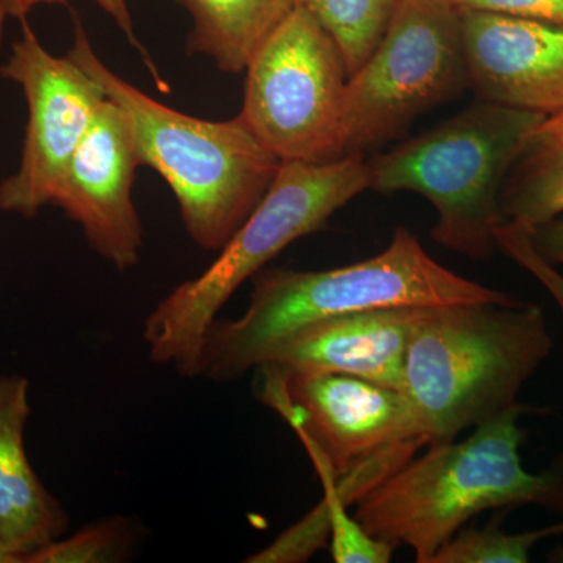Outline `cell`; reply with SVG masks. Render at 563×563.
Here are the masks:
<instances>
[{
    "mask_svg": "<svg viewBox=\"0 0 563 563\" xmlns=\"http://www.w3.org/2000/svg\"><path fill=\"white\" fill-rule=\"evenodd\" d=\"M501 217L529 232L563 217V111L544 117L526 139L504 181Z\"/></svg>",
    "mask_w": 563,
    "mask_h": 563,
    "instance_id": "cell-16",
    "label": "cell"
},
{
    "mask_svg": "<svg viewBox=\"0 0 563 563\" xmlns=\"http://www.w3.org/2000/svg\"><path fill=\"white\" fill-rule=\"evenodd\" d=\"M561 525H562V531H563V521H562V523H561Z\"/></svg>",
    "mask_w": 563,
    "mask_h": 563,
    "instance_id": "cell-28",
    "label": "cell"
},
{
    "mask_svg": "<svg viewBox=\"0 0 563 563\" xmlns=\"http://www.w3.org/2000/svg\"><path fill=\"white\" fill-rule=\"evenodd\" d=\"M562 533L561 523L509 533L495 520L484 528H462L437 551L431 563H526L537 543Z\"/></svg>",
    "mask_w": 563,
    "mask_h": 563,
    "instance_id": "cell-18",
    "label": "cell"
},
{
    "mask_svg": "<svg viewBox=\"0 0 563 563\" xmlns=\"http://www.w3.org/2000/svg\"><path fill=\"white\" fill-rule=\"evenodd\" d=\"M0 76L21 88L29 109L20 166L0 184V210L32 220L52 206L107 96L68 54H51L24 20Z\"/></svg>",
    "mask_w": 563,
    "mask_h": 563,
    "instance_id": "cell-10",
    "label": "cell"
},
{
    "mask_svg": "<svg viewBox=\"0 0 563 563\" xmlns=\"http://www.w3.org/2000/svg\"><path fill=\"white\" fill-rule=\"evenodd\" d=\"M363 154L324 163H282L258 206L233 233L217 261L184 282L144 320L151 362L196 377L206 333L222 307L296 240L321 231L347 202L369 190Z\"/></svg>",
    "mask_w": 563,
    "mask_h": 563,
    "instance_id": "cell-5",
    "label": "cell"
},
{
    "mask_svg": "<svg viewBox=\"0 0 563 563\" xmlns=\"http://www.w3.org/2000/svg\"><path fill=\"white\" fill-rule=\"evenodd\" d=\"M543 118L484 99L369 161V190L417 192L437 211L433 242L487 261L498 251L504 181Z\"/></svg>",
    "mask_w": 563,
    "mask_h": 563,
    "instance_id": "cell-6",
    "label": "cell"
},
{
    "mask_svg": "<svg viewBox=\"0 0 563 563\" xmlns=\"http://www.w3.org/2000/svg\"><path fill=\"white\" fill-rule=\"evenodd\" d=\"M251 280L242 317L217 318L207 331L196 377L211 383L240 379L292 333L336 314L379 307L520 301L444 268L406 225L396 228L390 244L366 261L324 272L263 268Z\"/></svg>",
    "mask_w": 563,
    "mask_h": 563,
    "instance_id": "cell-1",
    "label": "cell"
},
{
    "mask_svg": "<svg viewBox=\"0 0 563 563\" xmlns=\"http://www.w3.org/2000/svg\"><path fill=\"white\" fill-rule=\"evenodd\" d=\"M68 0H18L16 20H24L29 11L40 5H55V3H66ZM96 5L101 7L103 11L114 21V24L120 27V31L128 36L133 46L141 49V44L135 36V29H133V21L131 10H129L128 0H92ZM143 51V49H141ZM144 52V51H143Z\"/></svg>",
    "mask_w": 563,
    "mask_h": 563,
    "instance_id": "cell-23",
    "label": "cell"
},
{
    "mask_svg": "<svg viewBox=\"0 0 563 563\" xmlns=\"http://www.w3.org/2000/svg\"><path fill=\"white\" fill-rule=\"evenodd\" d=\"M459 11L470 87L481 98L543 117L563 111L562 24Z\"/></svg>",
    "mask_w": 563,
    "mask_h": 563,
    "instance_id": "cell-12",
    "label": "cell"
},
{
    "mask_svg": "<svg viewBox=\"0 0 563 563\" xmlns=\"http://www.w3.org/2000/svg\"><path fill=\"white\" fill-rule=\"evenodd\" d=\"M515 404L462 442L429 444L357 501L354 518L376 539L431 563L448 540L487 510L540 506L563 514V457L542 473L521 462L526 431Z\"/></svg>",
    "mask_w": 563,
    "mask_h": 563,
    "instance_id": "cell-2",
    "label": "cell"
},
{
    "mask_svg": "<svg viewBox=\"0 0 563 563\" xmlns=\"http://www.w3.org/2000/svg\"><path fill=\"white\" fill-rule=\"evenodd\" d=\"M303 521L317 536L331 540V554L335 563L391 562L396 548L366 531L350 514V507L321 503Z\"/></svg>",
    "mask_w": 563,
    "mask_h": 563,
    "instance_id": "cell-20",
    "label": "cell"
},
{
    "mask_svg": "<svg viewBox=\"0 0 563 563\" xmlns=\"http://www.w3.org/2000/svg\"><path fill=\"white\" fill-rule=\"evenodd\" d=\"M0 3H3V5H5L7 11H9L10 18H16L18 0H0Z\"/></svg>",
    "mask_w": 563,
    "mask_h": 563,
    "instance_id": "cell-27",
    "label": "cell"
},
{
    "mask_svg": "<svg viewBox=\"0 0 563 563\" xmlns=\"http://www.w3.org/2000/svg\"><path fill=\"white\" fill-rule=\"evenodd\" d=\"M422 307H379L325 318L277 344L262 365L282 373L350 374L402 390Z\"/></svg>",
    "mask_w": 563,
    "mask_h": 563,
    "instance_id": "cell-13",
    "label": "cell"
},
{
    "mask_svg": "<svg viewBox=\"0 0 563 563\" xmlns=\"http://www.w3.org/2000/svg\"><path fill=\"white\" fill-rule=\"evenodd\" d=\"M29 415V380L0 377V542L21 563L62 539L69 525L62 504L29 462L24 440Z\"/></svg>",
    "mask_w": 563,
    "mask_h": 563,
    "instance_id": "cell-14",
    "label": "cell"
},
{
    "mask_svg": "<svg viewBox=\"0 0 563 563\" xmlns=\"http://www.w3.org/2000/svg\"><path fill=\"white\" fill-rule=\"evenodd\" d=\"M9 16V11H7L5 5L0 3V47H2L3 41V31H5V21Z\"/></svg>",
    "mask_w": 563,
    "mask_h": 563,
    "instance_id": "cell-26",
    "label": "cell"
},
{
    "mask_svg": "<svg viewBox=\"0 0 563 563\" xmlns=\"http://www.w3.org/2000/svg\"><path fill=\"white\" fill-rule=\"evenodd\" d=\"M240 120L280 163L339 158L347 74L342 51L302 7L273 29L246 66Z\"/></svg>",
    "mask_w": 563,
    "mask_h": 563,
    "instance_id": "cell-8",
    "label": "cell"
},
{
    "mask_svg": "<svg viewBox=\"0 0 563 563\" xmlns=\"http://www.w3.org/2000/svg\"><path fill=\"white\" fill-rule=\"evenodd\" d=\"M496 247L550 292L563 314V274L537 250L531 232L523 225L503 221L495 232Z\"/></svg>",
    "mask_w": 563,
    "mask_h": 563,
    "instance_id": "cell-21",
    "label": "cell"
},
{
    "mask_svg": "<svg viewBox=\"0 0 563 563\" xmlns=\"http://www.w3.org/2000/svg\"><path fill=\"white\" fill-rule=\"evenodd\" d=\"M0 563H21L20 559L16 558L9 548L0 542Z\"/></svg>",
    "mask_w": 563,
    "mask_h": 563,
    "instance_id": "cell-25",
    "label": "cell"
},
{
    "mask_svg": "<svg viewBox=\"0 0 563 563\" xmlns=\"http://www.w3.org/2000/svg\"><path fill=\"white\" fill-rule=\"evenodd\" d=\"M68 55L124 114L140 165L169 185L192 242L220 252L269 190L282 163L240 117L201 120L122 79L98 57L77 18Z\"/></svg>",
    "mask_w": 563,
    "mask_h": 563,
    "instance_id": "cell-4",
    "label": "cell"
},
{
    "mask_svg": "<svg viewBox=\"0 0 563 563\" xmlns=\"http://www.w3.org/2000/svg\"><path fill=\"white\" fill-rule=\"evenodd\" d=\"M255 369L258 398L298 433L320 477L343 476L395 444H428L402 390L350 374Z\"/></svg>",
    "mask_w": 563,
    "mask_h": 563,
    "instance_id": "cell-9",
    "label": "cell"
},
{
    "mask_svg": "<svg viewBox=\"0 0 563 563\" xmlns=\"http://www.w3.org/2000/svg\"><path fill=\"white\" fill-rule=\"evenodd\" d=\"M465 87L461 11L446 0H401L376 49L347 79L339 158L401 135Z\"/></svg>",
    "mask_w": 563,
    "mask_h": 563,
    "instance_id": "cell-7",
    "label": "cell"
},
{
    "mask_svg": "<svg viewBox=\"0 0 563 563\" xmlns=\"http://www.w3.org/2000/svg\"><path fill=\"white\" fill-rule=\"evenodd\" d=\"M537 250L553 265H563V217L544 222L531 232Z\"/></svg>",
    "mask_w": 563,
    "mask_h": 563,
    "instance_id": "cell-24",
    "label": "cell"
},
{
    "mask_svg": "<svg viewBox=\"0 0 563 563\" xmlns=\"http://www.w3.org/2000/svg\"><path fill=\"white\" fill-rule=\"evenodd\" d=\"M401 0H295L320 22L354 74L383 40Z\"/></svg>",
    "mask_w": 563,
    "mask_h": 563,
    "instance_id": "cell-17",
    "label": "cell"
},
{
    "mask_svg": "<svg viewBox=\"0 0 563 563\" xmlns=\"http://www.w3.org/2000/svg\"><path fill=\"white\" fill-rule=\"evenodd\" d=\"M553 346L543 309L533 303L422 307L402 391L428 446L453 442L518 404Z\"/></svg>",
    "mask_w": 563,
    "mask_h": 563,
    "instance_id": "cell-3",
    "label": "cell"
},
{
    "mask_svg": "<svg viewBox=\"0 0 563 563\" xmlns=\"http://www.w3.org/2000/svg\"><path fill=\"white\" fill-rule=\"evenodd\" d=\"M136 529L125 518L88 526L68 539H58L33 553L25 563L118 562L128 555Z\"/></svg>",
    "mask_w": 563,
    "mask_h": 563,
    "instance_id": "cell-19",
    "label": "cell"
},
{
    "mask_svg": "<svg viewBox=\"0 0 563 563\" xmlns=\"http://www.w3.org/2000/svg\"><path fill=\"white\" fill-rule=\"evenodd\" d=\"M190 13L188 54L203 55L222 73L240 74L295 0H177Z\"/></svg>",
    "mask_w": 563,
    "mask_h": 563,
    "instance_id": "cell-15",
    "label": "cell"
},
{
    "mask_svg": "<svg viewBox=\"0 0 563 563\" xmlns=\"http://www.w3.org/2000/svg\"><path fill=\"white\" fill-rule=\"evenodd\" d=\"M131 129L107 99L66 166L52 206L80 225L91 250L118 272L140 262L143 224L132 198L140 168Z\"/></svg>",
    "mask_w": 563,
    "mask_h": 563,
    "instance_id": "cell-11",
    "label": "cell"
},
{
    "mask_svg": "<svg viewBox=\"0 0 563 563\" xmlns=\"http://www.w3.org/2000/svg\"><path fill=\"white\" fill-rule=\"evenodd\" d=\"M459 10L488 11L563 25V0H446Z\"/></svg>",
    "mask_w": 563,
    "mask_h": 563,
    "instance_id": "cell-22",
    "label": "cell"
}]
</instances>
